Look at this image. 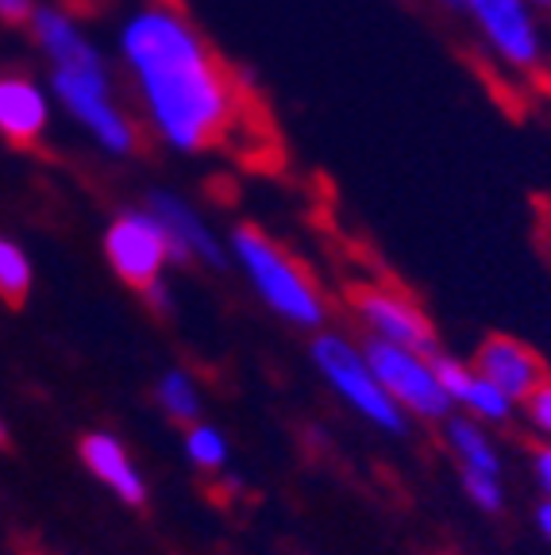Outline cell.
Instances as JSON below:
<instances>
[{
    "label": "cell",
    "instance_id": "obj_1",
    "mask_svg": "<svg viewBox=\"0 0 551 555\" xmlns=\"http://www.w3.org/2000/svg\"><path fill=\"white\" fill-rule=\"evenodd\" d=\"M120 51L146 116L174 151H235L243 158L274 151V131L247 78L216 54L174 0H146L131 12L120 27Z\"/></svg>",
    "mask_w": 551,
    "mask_h": 555
},
{
    "label": "cell",
    "instance_id": "obj_2",
    "mask_svg": "<svg viewBox=\"0 0 551 555\" xmlns=\"http://www.w3.org/2000/svg\"><path fill=\"white\" fill-rule=\"evenodd\" d=\"M35 39L54 66V93L62 96L66 113L101 143L108 155H131L139 147V131L116 108L113 81L97 47L62 9H35Z\"/></svg>",
    "mask_w": 551,
    "mask_h": 555
},
{
    "label": "cell",
    "instance_id": "obj_3",
    "mask_svg": "<svg viewBox=\"0 0 551 555\" xmlns=\"http://www.w3.org/2000/svg\"><path fill=\"white\" fill-rule=\"evenodd\" d=\"M232 251L240 259L243 274L251 278V286L282 321L297 324V328H317L324 321V297L317 294L312 278L305 274L290 255L278 247L270 235L259 228H235L232 232Z\"/></svg>",
    "mask_w": 551,
    "mask_h": 555
},
{
    "label": "cell",
    "instance_id": "obj_4",
    "mask_svg": "<svg viewBox=\"0 0 551 555\" xmlns=\"http://www.w3.org/2000/svg\"><path fill=\"white\" fill-rule=\"evenodd\" d=\"M312 363L324 374V382L359 416H367L371 425H379L382 433H401L406 428V409L397 405L386 393V386L379 382V374L371 371L367 356L355 351L347 339L339 336H320L312 344Z\"/></svg>",
    "mask_w": 551,
    "mask_h": 555
},
{
    "label": "cell",
    "instance_id": "obj_5",
    "mask_svg": "<svg viewBox=\"0 0 551 555\" xmlns=\"http://www.w3.org/2000/svg\"><path fill=\"white\" fill-rule=\"evenodd\" d=\"M362 356H367L371 371L379 374V382L386 386L389 398L406 409V413L424 416V421L448 413L451 398L444 393L436 363L424 359V351L389 344V339H371V347H367Z\"/></svg>",
    "mask_w": 551,
    "mask_h": 555
},
{
    "label": "cell",
    "instance_id": "obj_6",
    "mask_svg": "<svg viewBox=\"0 0 551 555\" xmlns=\"http://www.w3.org/2000/svg\"><path fill=\"white\" fill-rule=\"evenodd\" d=\"M104 259H108V267L116 270L120 282L146 289L155 286L158 278H163L166 262L178 259V255H174L166 228L151 212H124L104 232Z\"/></svg>",
    "mask_w": 551,
    "mask_h": 555
},
{
    "label": "cell",
    "instance_id": "obj_7",
    "mask_svg": "<svg viewBox=\"0 0 551 555\" xmlns=\"http://www.w3.org/2000/svg\"><path fill=\"white\" fill-rule=\"evenodd\" d=\"M471 20L483 27L486 43L513 69L540 66V31L525 0H463Z\"/></svg>",
    "mask_w": 551,
    "mask_h": 555
},
{
    "label": "cell",
    "instance_id": "obj_8",
    "mask_svg": "<svg viewBox=\"0 0 551 555\" xmlns=\"http://www.w3.org/2000/svg\"><path fill=\"white\" fill-rule=\"evenodd\" d=\"M355 309H359L362 324L374 332V339L417 347V351H428L432 339H436L424 309L409 294H401V289L362 286V289H355Z\"/></svg>",
    "mask_w": 551,
    "mask_h": 555
},
{
    "label": "cell",
    "instance_id": "obj_9",
    "mask_svg": "<svg viewBox=\"0 0 551 555\" xmlns=\"http://www.w3.org/2000/svg\"><path fill=\"white\" fill-rule=\"evenodd\" d=\"M474 371L486 374V378H490L494 386H501L513 401H525L528 393L548 378L543 359L536 356L533 347L521 344V339H513V336H490L486 339L483 351H478Z\"/></svg>",
    "mask_w": 551,
    "mask_h": 555
},
{
    "label": "cell",
    "instance_id": "obj_10",
    "mask_svg": "<svg viewBox=\"0 0 551 555\" xmlns=\"http://www.w3.org/2000/svg\"><path fill=\"white\" fill-rule=\"evenodd\" d=\"M47 96L27 74H0V135L12 147H35L47 131Z\"/></svg>",
    "mask_w": 551,
    "mask_h": 555
},
{
    "label": "cell",
    "instance_id": "obj_11",
    "mask_svg": "<svg viewBox=\"0 0 551 555\" xmlns=\"http://www.w3.org/2000/svg\"><path fill=\"white\" fill-rule=\"evenodd\" d=\"M146 212L166 228L178 259H201V262H208V267H220V262H225V251L216 247V240L205 228V220H201L181 197H174V193H166V190L151 193Z\"/></svg>",
    "mask_w": 551,
    "mask_h": 555
},
{
    "label": "cell",
    "instance_id": "obj_12",
    "mask_svg": "<svg viewBox=\"0 0 551 555\" xmlns=\"http://www.w3.org/2000/svg\"><path fill=\"white\" fill-rule=\"evenodd\" d=\"M81 463H86V470L97 478V482H104L128 505H139L146 498L143 475L136 470V463H131V455L124 451V443L116 440V436L89 433L86 440H81Z\"/></svg>",
    "mask_w": 551,
    "mask_h": 555
},
{
    "label": "cell",
    "instance_id": "obj_13",
    "mask_svg": "<svg viewBox=\"0 0 551 555\" xmlns=\"http://www.w3.org/2000/svg\"><path fill=\"white\" fill-rule=\"evenodd\" d=\"M448 443L456 451V460L463 463V470H486V475H498V451H494L490 436L474 421H451L448 425Z\"/></svg>",
    "mask_w": 551,
    "mask_h": 555
},
{
    "label": "cell",
    "instance_id": "obj_14",
    "mask_svg": "<svg viewBox=\"0 0 551 555\" xmlns=\"http://www.w3.org/2000/svg\"><path fill=\"white\" fill-rule=\"evenodd\" d=\"M459 405H463L471 416H478V421H486V425H501V421H509V413H513L517 401L509 398L501 386H494L486 374L474 371L471 382H466L463 398H459Z\"/></svg>",
    "mask_w": 551,
    "mask_h": 555
},
{
    "label": "cell",
    "instance_id": "obj_15",
    "mask_svg": "<svg viewBox=\"0 0 551 555\" xmlns=\"http://www.w3.org/2000/svg\"><path fill=\"white\" fill-rule=\"evenodd\" d=\"M27 294H31V262L16 240L0 235V301L24 305Z\"/></svg>",
    "mask_w": 551,
    "mask_h": 555
},
{
    "label": "cell",
    "instance_id": "obj_16",
    "mask_svg": "<svg viewBox=\"0 0 551 555\" xmlns=\"http://www.w3.org/2000/svg\"><path fill=\"white\" fill-rule=\"evenodd\" d=\"M158 405L166 409V416L181 421V425H193L201 413V393L193 386V378L185 371H166L158 382Z\"/></svg>",
    "mask_w": 551,
    "mask_h": 555
},
{
    "label": "cell",
    "instance_id": "obj_17",
    "mask_svg": "<svg viewBox=\"0 0 551 555\" xmlns=\"http://www.w3.org/2000/svg\"><path fill=\"white\" fill-rule=\"evenodd\" d=\"M185 455H190L193 467L201 470H220L228 460V440L220 428L213 425H193L190 433H185Z\"/></svg>",
    "mask_w": 551,
    "mask_h": 555
},
{
    "label": "cell",
    "instance_id": "obj_18",
    "mask_svg": "<svg viewBox=\"0 0 551 555\" xmlns=\"http://www.w3.org/2000/svg\"><path fill=\"white\" fill-rule=\"evenodd\" d=\"M463 486L478 509H501V482L486 470H463Z\"/></svg>",
    "mask_w": 551,
    "mask_h": 555
},
{
    "label": "cell",
    "instance_id": "obj_19",
    "mask_svg": "<svg viewBox=\"0 0 551 555\" xmlns=\"http://www.w3.org/2000/svg\"><path fill=\"white\" fill-rule=\"evenodd\" d=\"M525 413H528V425H533L543 440H551V378H543L540 386L528 393Z\"/></svg>",
    "mask_w": 551,
    "mask_h": 555
},
{
    "label": "cell",
    "instance_id": "obj_20",
    "mask_svg": "<svg viewBox=\"0 0 551 555\" xmlns=\"http://www.w3.org/2000/svg\"><path fill=\"white\" fill-rule=\"evenodd\" d=\"M436 363V374H439V386H444V393L451 398V405H456L459 398H463L466 382H471V366L456 363V359H432Z\"/></svg>",
    "mask_w": 551,
    "mask_h": 555
},
{
    "label": "cell",
    "instance_id": "obj_21",
    "mask_svg": "<svg viewBox=\"0 0 551 555\" xmlns=\"http://www.w3.org/2000/svg\"><path fill=\"white\" fill-rule=\"evenodd\" d=\"M35 20V0H0V24L24 27Z\"/></svg>",
    "mask_w": 551,
    "mask_h": 555
},
{
    "label": "cell",
    "instance_id": "obj_22",
    "mask_svg": "<svg viewBox=\"0 0 551 555\" xmlns=\"http://www.w3.org/2000/svg\"><path fill=\"white\" fill-rule=\"evenodd\" d=\"M533 470H536V482H540L543 498H551V440L543 443L540 451H536V460H533Z\"/></svg>",
    "mask_w": 551,
    "mask_h": 555
},
{
    "label": "cell",
    "instance_id": "obj_23",
    "mask_svg": "<svg viewBox=\"0 0 551 555\" xmlns=\"http://www.w3.org/2000/svg\"><path fill=\"white\" fill-rule=\"evenodd\" d=\"M536 525H540L543 540H548V544H551V498L540 505V509H536Z\"/></svg>",
    "mask_w": 551,
    "mask_h": 555
},
{
    "label": "cell",
    "instance_id": "obj_24",
    "mask_svg": "<svg viewBox=\"0 0 551 555\" xmlns=\"http://www.w3.org/2000/svg\"><path fill=\"white\" fill-rule=\"evenodd\" d=\"M439 4H448V9H463V0H439Z\"/></svg>",
    "mask_w": 551,
    "mask_h": 555
},
{
    "label": "cell",
    "instance_id": "obj_25",
    "mask_svg": "<svg viewBox=\"0 0 551 555\" xmlns=\"http://www.w3.org/2000/svg\"><path fill=\"white\" fill-rule=\"evenodd\" d=\"M4 440H9V436H4V425H0V443H4Z\"/></svg>",
    "mask_w": 551,
    "mask_h": 555
},
{
    "label": "cell",
    "instance_id": "obj_26",
    "mask_svg": "<svg viewBox=\"0 0 551 555\" xmlns=\"http://www.w3.org/2000/svg\"><path fill=\"white\" fill-rule=\"evenodd\" d=\"M533 4H543V9H548V4H551V0H533Z\"/></svg>",
    "mask_w": 551,
    "mask_h": 555
}]
</instances>
